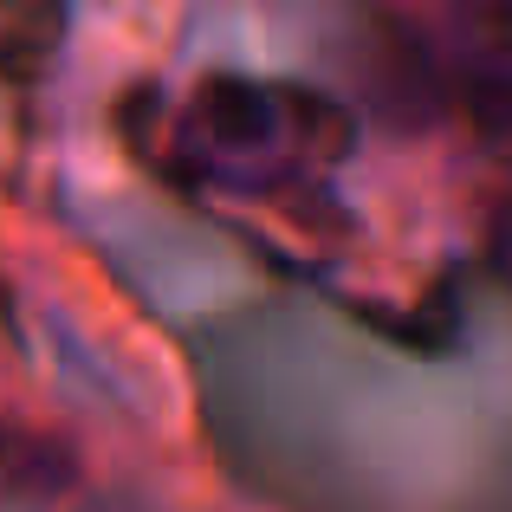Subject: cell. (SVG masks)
I'll return each mask as SVG.
<instances>
[{
    "label": "cell",
    "instance_id": "obj_1",
    "mask_svg": "<svg viewBox=\"0 0 512 512\" xmlns=\"http://www.w3.org/2000/svg\"><path fill=\"white\" fill-rule=\"evenodd\" d=\"M188 137L201 156L214 163H292V156H312V137L338 150L344 124L325 104H305L292 91H273L260 78H234L214 72L195 85L188 98Z\"/></svg>",
    "mask_w": 512,
    "mask_h": 512
},
{
    "label": "cell",
    "instance_id": "obj_3",
    "mask_svg": "<svg viewBox=\"0 0 512 512\" xmlns=\"http://www.w3.org/2000/svg\"><path fill=\"white\" fill-rule=\"evenodd\" d=\"M0 467H13V454H7V441H0Z\"/></svg>",
    "mask_w": 512,
    "mask_h": 512
},
{
    "label": "cell",
    "instance_id": "obj_2",
    "mask_svg": "<svg viewBox=\"0 0 512 512\" xmlns=\"http://www.w3.org/2000/svg\"><path fill=\"white\" fill-rule=\"evenodd\" d=\"M454 33L512 85V0H454Z\"/></svg>",
    "mask_w": 512,
    "mask_h": 512
}]
</instances>
